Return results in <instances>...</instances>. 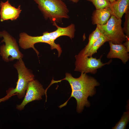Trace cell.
<instances>
[{
    "instance_id": "cell-1",
    "label": "cell",
    "mask_w": 129,
    "mask_h": 129,
    "mask_svg": "<svg viewBox=\"0 0 129 129\" xmlns=\"http://www.w3.org/2000/svg\"><path fill=\"white\" fill-rule=\"evenodd\" d=\"M44 18L49 19L53 23H61L64 18L68 19L69 10L62 0H33Z\"/></svg>"
},
{
    "instance_id": "cell-20",
    "label": "cell",
    "mask_w": 129,
    "mask_h": 129,
    "mask_svg": "<svg viewBox=\"0 0 129 129\" xmlns=\"http://www.w3.org/2000/svg\"><path fill=\"white\" fill-rule=\"evenodd\" d=\"M123 44L125 47L127 51L129 52V38L126 37L125 41Z\"/></svg>"
},
{
    "instance_id": "cell-12",
    "label": "cell",
    "mask_w": 129,
    "mask_h": 129,
    "mask_svg": "<svg viewBox=\"0 0 129 129\" xmlns=\"http://www.w3.org/2000/svg\"><path fill=\"white\" fill-rule=\"evenodd\" d=\"M111 15L117 18H121L129 9V0H116L111 3L108 8Z\"/></svg>"
},
{
    "instance_id": "cell-17",
    "label": "cell",
    "mask_w": 129,
    "mask_h": 129,
    "mask_svg": "<svg viewBox=\"0 0 129 129\" xmlns=\"http://www.w3.org/2000/svg\"><path fill=\"white\" fill-rule=\"evenodd\" d=\"M127 111L124 112L120 120L112 128L113 129H124L129 121V105H127Z\"/></svg>"
},
{
    "instance_id": "cell-10",
    "label": "cell",
    "mask_w": 129,
    "mask_h": 129,
    "mask_svg": "<svg viewBox=\"0 0 129 129\" xmlns=\"http://www.w3.org/2000/svg\"><path fill=\"white\" fill-rule=\"evenodd\" d=\"M0 21L1 22L10 20L11 21L16 20L20 15L22 11L21 5L17 8L12 6L7 0L5 2L1 1L0 3Z\"/></svg>"
},
{
    "instance_id": "cell-5",
    "label": "cell",
    "mask_w": 129,
    "mask_h": 129,
    "mask_svg": "<svg viewBox=\"0 0 129 129\" xmlns=\"http://www.w3.org/2000/svg\"><path fill=\"white\" fill-rule=\"evenodd\" d=\"M65 76L64 78L59 80L55 81L53 79L49 86H50L53 84L65 80L69 83L72 91H89L95 90V87L100 85L95 79L85 73H81L80 76L77 78L74 77L70 74L68 73H65Z\"/></svg>"
},
{
    "instance_id": "cell-14",
    "label": "cell",
    "mask_w": 129,
    "mask_h": 129,
    "mask_svg": "<svg viewBox=\"0 0 129 129\" xmlns=\"http://www.w3.org/2000/svg\"><path fill=\"white\" fill-rule=\"evenodd\" d=\"M111 16L108 8L96 9L92 14V23L93 25H104L107 22Z\"/></svg>"
},
{
    "instance_id": "cell-18",
    "label": "cell",
    "mask_w": 129,
    "mask_h": 129,
    "mask_svg": "<svg viewBox=\"0 0 129 129\" xmlns=\"http://www.w3.org/2000/svg\"><path fill=\"white\" fill-rule=\"evenodd\" d=\"M91 2L96 9H100L108 7L111 3L108 0H87Z\"/></svg>"
},
{
    "instance_id": "cell-19",
    "label": "cell",
    "mask_w": 129,
    "mask_h": 129,
    "mask_svg": "<svg viewBox=\"0 0 129 129\" xmlns=\"http://www.w3.org/2000/svg\"><path fill=\"white\" fill-rule=\"evenodd\" d=\"M125 14V21L123 28L126 37L129 38V11H127Z\"/></svg>"
},
{
    "instance_id": "cell-2",
    "label": "cell",
    "mask_w": 129,
    "mask_h": 129,
    "mask_svg": "<svg viewBox=\"0 0 129 129\" xmlns=\"http://www.w3.org/2000/svg\"><path fill=\"white\" fill-rule=\"evenodd\" d=\"M14 66L17 71L18 80L16 87L9 88L6 91V95L10 98L16 94L21 99L25 96L29 83L34 80V76L26 67L22 59L18 60Z\"/></svg>"
},
{
    "instance_id": "cell-9",
    "label": "cell",
    "mask_w": 129,
    "mask_h": 129,
    "mask_svg": "<svg viewBox=\"0 0 129 129\" xmlns=\"http://www.w3.org/2000/svg\"><path fill=\"white\" fill-rule=\"evenodd\" d=\"M96 90L89 91L77 90L72 91L70 98L68 100L63 104L59 106L60 108L66 105L69 99L73 97L76 99L77 103V111L78 113H81L83 111L84 107H89L90 106V102L88 100L89 96H92L96 93Z\"/></svg>"
},
{
    "instance_id": "cell-24",
    "label": "cell",
    "mask_w": 129,
    "mask_h": 129,
    "mask_svg": "<svg viewBox=\"0 0 129 129\" xmlns=\"http://www.w3.org/2000/svg\"></svg>"
},
{
    "instance_id": "cell-21",
    "label": "cell",
    "mask_w": 129,
    "mask_h": 129,
    "mask_svg": "<svg viewBox=\"0 0 129 129\" xmlns=\"http://www.w3.org/2000/svg\"><path fill=\"white\" fill-rule=\"evenodd\" d=\"M10 97L7 95L4 97L0 99V103L2 102H4L8 99Z\"/></svg>"
},
{
    "instance_id": "cell-4",
    "label": "cell",
    "mask_w": 129,
    "mask_h": 129,
    "mask_svg": "<svg viewBox=\"0 0 129 129\" xmlns=\"http://www.w3.org/2000/svg\"><path fill=\"white\" fill-rule=\"evenodd\" d=\"M19 46L24 49L32 48L36 53L38 56L39 52L34 47V44L39 43H44L50 45L51 50L56 49L58 52V56L59 57L62 52L61 48L59 45L55 43L49 36L48 32H43V35L32 36L24 32L21 33L19 35Z\"/></svg>"
},
{
    "instance_id": "cell-15",
    "label": "cell",
    "mask_w": 129,
    "mask_h": 129,
    "mask_svg": "<svg viewBox=\"0 0 129 129\" xmlns=\"http://www.w3.org/2000/svg\"><path fill=\"white\" fill-rule=\"evenodd\" d=\"M100 30L97 27L89 35V41L87 44L82 50L84 54H86L92 45L98 39L101 35Z\"/></svg>"
},
{
    "instance_id": "cell-7",
    "label": "cell",
    "mask_w": 129,
    "mask_h": 129,
    "mask_svg": "<svg viewBox=\"0 0 129 129\" xmlns=\"http://www.w3.org/2000/svg\"><path fill=\"white\" fill-rule=\"evenodd\" d=\"M75 58L76 61L74 70L86 74H95L98 69L110 64L112 61L111 59L107 62L103 63L101 61V57L97 59L92 56L88 57L84 54L82 50L75 55Z\"/></svg>"
},
{
    "instance_id": "cell-11",
    "label": "cell",
    "mask_w": 129,
    "mask_h": 129,
    "mask_svg": "<svg viewBox=\"0 0 129 129\" xmlns=\"http://www.w3.org/2000/svg\"><path fill=\"white\" fill-rule=\"evenodd\" d=\"M110 50L107 54L108 59L117 58L120 59L122 62L125 64L129 59V54L124 45L114 44L110 41L108 42Z\"/></svg>"
},
{
    "instance_id": "cell-8",
    "label": "cell",
    "mask_w": 129,
    "mask_h": 129,
    "mask_svg": "<svg viewBox=\"0 0 129 129\" xmlns=\"http://www.w3.org/2000/svg\"><path fill=\"white\" fill-rule=\"evenodd\" d=\"M44 94L45 90L42 85L37 80H34L29 83L23 100L20 104L16 106V108L22 110L29 102L42 99Z\"/></svg>"
},
{
    "instance_id": "cell-22",
    "label": "cell",
    "mask_w": 129,
    "mask_h": 129,
    "mask_svg": "<svg viewBox=\"0 0 129 129\" xmlns=\"http://www.w3.org/2000/svg\"><path fill=\"white\" fill-rule=\"evenodd\" d=\"M72 1L74 3H77L79 1V0H69Z\"/></svg>"
},
{
    "instance_id": "cell-23",
    "label": "cell",
    "mask_w": 129,
    "mask_h": 129,
    "mask_svg": "<svg viewBox=\"0 0 129 129\" xmlns=\"http://www.w3.org/2000/svg\"><path fill=\"white\" fill-rule=\"evenodd\" d=\"M108 0L109 2H110V3H112L115 1L116 0Z\"/></svg>"
},
{
    "instance_id": "cell-16",
    "label": "cell",
    "mask_w": 129,
    "mask_h": 129,
    "mask_svg": "<svg viewBox=\"0 0 129 129\" xmlns=\"http://www.w3.org/2000/svg\"><path fill=\"white\" fill-rule=\"evenodd\" d=\"M107 42L106 38L102 34L85 55L89 57L92 56L93 55L97 52V50L101 46L105 43Z\"/></svg>"
},
{
    "instance_id": "cell-3",
    "label": "cell",
    "mask_w": 129,
    "mask_h": 129,
    "mask_svg": "<svg viewBox=\"0 0 129 129\" xmlns=\"http://www.w3.org/2000/svg\"><path fill=\"white\" fill-rule=\"evenodd\" d=\"M121 18H117L111 15L105 24L97 25V27L107 39L114 44H122L126 40V36L121 26Z\"/></svg>"
},
{
    "instance_id": "cell-6",
    "label": "cell",
    "mask_w": 129,
    "mask_h": 129,
    "mask_svg": "<svg viewBox=\"0 0 129 129\" xmlns=\"http://www.w3.org/2000/svg\"><path fill=\"white\" fill-rule=\"evenodd\" d=\"M1 37L3 38L1 42L5 43L0 47V55L3 60L8 62L22 59L23 55L19 50L16 39L5 31L0 32V38Z\"/></svg>"
},
{
    "instance_id": "cell-13",
    "label": "cell",
    "mask_w": 129,
    "mask_h": 129,
    "mask_svg": "<svg viewBox=\"0 0 129 129\" xmlns=\"http://www.w3.org/2000/svg\"><path fill=\"white\" fill-rule=\"evenodd\" d=\"M53 25L56 27L57 29L55 31L48 32L50 38L54 41L57 38L62 36H67L71 39L74 38L75 31V26L73 24H71L67 27H63L58 26L55 22L53 23Z\"/></svg>"
}]
</instances>
